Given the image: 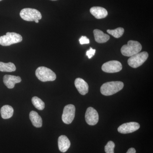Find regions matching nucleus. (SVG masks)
<instances>
[{"instance_id":"nucleus-2","label":"nucleus","mask_w":153,"mask_h":153,"mask_svg":"<svg viewBox=\"0 0 153 153\" xmlns=\"http://www.w3.org/2000/svg\"><path fill=\"white\" fill-rule=\"evenodd\" d=\"M142 49L141 44L137 41L130 40L127 44L123 45L121 49L122 54L127 57H131L139 53Z\"/></svg>"},{"instance_id":"nucleus-8","label":"nucleus","mask_w":153,"mask_h":153,"mask_svg":"<svg viewBox=\"0 0 153 153\" xmlns=\"http://www.w3.org/2000/svg\"><path fill=\"white\" fill-rule=\"evenodd\" d=\"M102 69L107 73H116L122 69V65L119 61L111 60L104 63L102 66Z\"/></svg>"},{"instance_id":"nucleus-20","label":"nucleus","mask_w":153,"mask_h":153,"mask_svg":"<svg viewBox=\"0 0 153 153\" xmlns=\"http://www.w3.org/2000/svg\"><path fill=\"white\" fill-rule=\"evenodd\" d=\"M107 32L114 38H120L123 35V33H124V29L123 28L119 27L114 29V30H107Z\"/></svg>"},{"instance_id":"nucleus-23","label":"nucleus","mask_w":153,"mask_h":153,"mask_svg":"<svg viewBox=\"0 0 153 153\" xmlns=\"http://www.w3.org/2000/svg\"><path fill=\"white\" fill-rule=\"evenodd\" d=\"M79 42L80 44H88L90 43L89 39L87 38V37L85 36H82L79 39Z\"/></svg>"},{"instance_id":"nucleus-19","label":"nucleus","mask_w":153,"mask_h":153,"mask_svg":"<svg viewBox=\"0 0 153 153\" xmlns=\"http://www.w3.org/2000/svg\"><path fill=\"white\" fill-rule=\"evenodd\" d=\"M32 102L34 106L39 110H42L45 108V103L44 101L37 97H33L32 99Z\"/></svg>"},{"instance_id":"nucleus-1","label":"nucleus","mask_w":153,"mask_h":153,"mask_svg":"<svg viewBox=\"0 0 153 153\" xmlns=\"http://www.w3.org/2000/svg\"><path fill=\"white\" fill-rule=\"evenodd\" d=\"M123 87V82L121 81L107 82L102 85L100 92L105 96L112 95L120 91Z\"/></svg>"},{"instance_id":"nucleus-18","label":"nucleus","mask_w":153,"mask_h":153,"mask_svg":"<svg viewBox=\"0 0 153 153\" xmlns=\"http://www.w3.org/2000/svg\"><path fill=\"white\" fill-rule=\"evenodd\" d=\"M16 68L15 64L11 62L4 63L0 62V71L2 72H13L16 71Z\"/></svg>"},{"instance_id":"nucleus-11","label":"nucleus","mask_w":153,"mask_h":153,"mask_svg":"<svg viewBox=\"0 0 153 153\" xmlns=\"http://www.w3.org/2000/svg\"><path fill=\"white\" fill-rule=\"evenodd\" d=\"M22 81V79L19 76L12 75H5L3 78L4 84L8 88H13L16 83H19Z\"/></svg>"},{"instance_id":"nucleus-6","label":"nucleus","mask_w":153,"mask_h":153,"mask_svg":"<svg viewBox=\"0 0 153 153\" xmlns=\"http://www.w3.org/2000/svg\"><path fill=\"white\" fill-rule=\"evenodd\" d=\"M149 57L147 52H139L130 57L128 60L129 66L133 68H137L145 63Z\"/></svg>"},{"instance_id":"nucleus-22","label":"nucleus","mask_w":153,"mask_h":153,"mask_svg":"<svg viewBox=\"0 0 153 153\" xmlns=\"http://www.w3.org/2000/svg\"><path fill=\"white\" fill-rule=\"evenodd\" d=\"M95 49H93L91 47H90V49L86 52V55L89 59H91L95 55Z\"/></svg>"},{"instance_id":"nucleus-13","label":"nucleus","mask_w":153,"mask_h":153,"mask_svg":"<svg viewBox=\"0 0 153 153\" xmlns=\"http://www.w3.org/2000/svg\"><path fill=\"white\" fill-rule=\"evenodd\" d=\"M90 12L96 19H104L108 14L106 9L100 7H92L90 9Z\"/></svg>"},{"instance_id":"nucleus-4","label":"nucleus","mask_w":153,"mask_h":153,"mask_svg":"<svg viewBox=\"0 0 153 153\" xmlns=\"http://www.w3.org/2000/svg\"><path fill=\"white\" fill-rule=\"evenodd\" d=\"M22 37L20 34L15 33H7L6 35L0 37V45L9 46L22 42Z\"/></svg>"},{"instance_id":"nucleus-15","label":"nucleus","mask_w":153,"mask_h":153,"mask_svg":"<svg viewBox=\"0 0 153 153\" xmlns=\"http://www.w3.org/2000/svg\"><path fill=\"white\" fill-rule=\"evenodd\" d=\"M94 39L97 43L100 44L106 43L110 39V36L101 30L95 29L93 31Z\"/></svg>"},{"instance_id":"nucleus-14","label":"nucleus","mask_w":153,"mask_h":153,"mask_svg":"<svg viewBox=\"0 0 153 153\" xmlns=\"http://www.w3.org/2000/svg\"><path fill=\"white\" fill-rule=\"evenodd\" d=\"M58 148L62 152H66L70 147L71 143L68 138L65 135H61L58 140Z\"/></svg>"},{"instance_id":"nucleus-25","label":"nucleus","mask_w":153,"mask_h":153,"mask_svg":"<svg viewBox=\"0 0 153 153\" xmlns=\"http://www.w3.org/2000/svg\"><path fill=\"white\" fill-rule=\"evenodd\" d=\"M35 22L36 23H39V20H36Z\"/></svg>"},{"instance_id":"nucleus-7","label":"nucleus","mask_w":153,"mask_h":153,"mask_svg":"<svg viewBox=\"0 0 153 153\" xmlns=\"http://www.w3.org/2000/svg\"><path fill=\"white\" fill-rule=\"evenodd\" d=\"M75 114V107L72 104L66 105L63 109L62 119L63 122L66 124L71 123L74 120Z\"/></svg>"},{"instance_id":"nucleus-3","label":"nucleus","mask_w":153,"mask_h":153,"mask_svg":"<svg viewBox=\"0 0 153 153\" xmlns=\"http://www.w3.org/2000/svg\"><path fill=\"white\" fill-rule=\"evenodd\" d=\"M36 76L42 82L53 81L55 80L56 75L50 68L44 66L38 67L36 71Z\"/></svg>"},{"instance_id":"nucleus-12","label":"nucleus","mask_w":153,"mask_h":153,"mask_svg":"<svg viewBox=\"0 0 153 153\" xmlns=\"http://www.w3.org/2000/svg\"><path fill=\"white\" fill-rule=\"evenodd\" d=\"M74 85L78 92L82 95H85L88 93V85L84 79L80 78L75 79Z\"/></svg>"},{"instance_id":"nucleus-5","label":"nucleus","mask_w":153,"mask_h":153,"mask_svg":"<svg viewBox=\"0 0 153 153\" xmlns=\"http://www.w3.org/2000/svg\"><path fill=\"white\" fill-rule=\"evenodd\" d=\"M20 16L23 20L27 22H35L42 18V15L38 10L32 8H25L21 10Z\"/></svg>"},{"instance_id":"nucleus-10","label":"nucleus","mask_w":153,"mask_h":153,"mask_svg":"<svg viewBox=\"0 0 153 153\" xmlns=\"http://www.w3.org/2000/svg\"><path fill=\"white\" fill-rule=\"evenodd\" d=\"M140 128L139 124L132 122L124 123L120 126L118 128V131L121 134H129L136 131Z\"/></svg>"},{"instance_id":"nucleus-24","label":"nucleus","mask_w":153,"mask_h":153,"mask_svg":"<svg viewBox=\"0 0 153 153\" xmlns=\"http://www.w3.org/2000/svg\"><path fill=\"white\" fill-rule=\"evenodd\" d=\"M126 153H136V151L134 148H131L129 149Z\"/></svg>"},{"instance_id":"nucleus-16","label":"nucleus","mask_w":153,"mask_h":153,"mask_svg":"<svg viewBox=\"0 0 153 153\" xmlns=\"http://www.w3.org/2000/svg\"><path fill=\"white\" fill-rule=\"evenodd\" d=\"M30 118L34 126L40 128L42 126V119L38 113L35 111H31L30 114Z\"/></svg>"},{"instance_id":"nucleus-27","label":"nucleus","mask_w":153,"mask_h":153,"mask_svg":"<svg viewBox=\"0 0 153 153\" xmlns=\"http://www.w3.org/2000/svg\"><path fill=\"white\" fill-rule=\"evenodd\" d=\"M2 0H0V1H1Z\"/></svg>"},{"instance_id":"nucleus-17","label":"nucleus","mask_w":153,"mask_h":153,"mask_svg":"<svg viewBox=\"0 0 153 153\" xmlns=\"http://www.w3.org/2000/svg\"><path fill=\"white\" fill-rule=\"evenodd\" d=\"M14 109L10 105H4L1 109V117L4 119H8L13 116Z\"/></svg>"},{"instance_id":"nucleus-9","label":"nucleus","mask_w":153,"mask_h":153,"mask_svg":"<svg viewBox=\"0 0 153 153\" xmlns=\"http://www.w3.org/2000/svg\"><path fill=\"white\" fill-rule=\"evenodd\" d=\"M85 119L86 122L89 125H95L99 120L98 112L93 108L88 107L85 112Z\"/></svg>"},{"instance_id":"nucleus-26","label":"nucleus","mask_w":153,"mask_h":153,"mask_svg":"<svg viewBox=\"0 0 153 153\" xmlns=\"http://www.w3.org/2000/svg\"><path fill=\"white\" fill-rule=\"evenodd\" d=\"M51 1H57V0H51Z\"/></svg>"},{"instance_id":"nucleus-21","label":"nucleus","mask_w":153,"mask_h":153,"mask_svg":"<svg viewBox=\"0 0 153 153\" xmlns=\"http://www.w3.org/2000/svg\"><path fill=\"white\" fill-rule=\"evenodd\" d=\"M115 144L112 141H110L105 147V151L106 153H114Z\"/></svg>"}]
</instances>
